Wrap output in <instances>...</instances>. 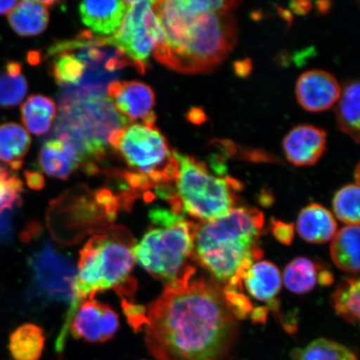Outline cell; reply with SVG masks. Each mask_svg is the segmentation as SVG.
<instances>
[{
    "label": "cell",
    "instance_id": "obj_18",
    "mask_svg": "<svg viewBox=\"0 0 360 360\" xmlns=\"http://www.w3.org/2000/svg\"><path fill=\"white\" fill-rule=\"evenodd\" d=\"M247 292L256 300L271 302L281 289L280 270L269 261H256L242 278Z\"/></svg>",
    "mask_w": 360,
    "mask_h": 360
},
{
    "label": "cell",
    "instance_id": "obj_28",
    "mask_svg": "<svg viewBox=\"0 0 360 360\" xmlns=\"http://www.w3.org/2000/svg\"><path fill=\"white\" fill-rule=\"evenodd\" d=\"M292 356L295 360H358L353 351L326 339H318L304 349H295Z\"/></svg>",
    "mask_w": 360,
    "mask_h": 360
},
{
    "label": "cell",
    "instance_id": "obj_29",
    "mask_svg": "<svg viewBox=\"0 0 360 360\" xmlns=\"http://www.w3.org/2000/svg\"><path fill=\"white\" fill-rule=\"evenodd\" d=\"M333 303L338 314L346 321H359L360 283L358 278H346L333 295Z\"/></svg>",
    "mask_w": 360,
    "mask_h": 360
},
{
    "label": "cell",
    "instance_id": "obj_33",
    "mask_svg": "<svg viewBox=\"0 0 360 360\" xmlns=\"http://www.w3.org/2000/svg\"><path fill=\"white\" fill-rule=\"evenodd\" d=\"M274 235L278 240L285 245H290L294 237V228L292 225L283 223L281 221H273Z\"/></svg>",
    "mask_w": 360,
    "mask_h": 360
},
{
    "label": "cell",
    "instance_id": "obj_7",
    "mask_svg": "<svg viewBox=\"0 0 360 360\" xmlns=\"http://www.w3.org/2000/svg\"><path fill=\"white\" fill-rule=\"evenodd\" d=\"M150 227L134 247V257L158 280L172 282L191 267L195 223L172 210L150 211Z\"/></svg>",
    "mask_w": 360,
    "mask_h": 360
},
{
    "label": "cell",
    "instance_id": "obj_5",
    "mask_svg": "<svg viewBox=\"0 0 360 360\" xmlns=\"http://www.w3.org/2000/svg\"><path fill=\"white\" fill-rule=\"evenodd\" d=\"M134 238L124 226L107 228L94 236L80 251L75 300L67 312L72 319L81 303L93 300L98 292L119 288L131 281L134 266Z\"/></svg>",
    "mask_w": 360,
    "mask_h": 360
},
{
    "label": "cell",
    "instance_id": "obj_1",
    "mask_svg": "<svg viewBox=\"0 0 360 360\" xmlns=\"http://www.w3.org/2000/svg\"><path fill=\"white\" fill-rule=\"evenodd\" d=\"M188 268L147 309L146 340L158 360H226L237 321L221 288Z\"/></svg>",
    "mask_w": 360,
    "mask_h": 360
},
{
    "label": "cell",
    "instance_id": "obj_2",
    "mask_svg": "<svg viewBox=\"0 0 360 360\" xmlns=\"http://www.w3.org/2000/svg\"><path fill=\"white\" fill-rule=\"evenodd\" d=\"M240 1L169 0L155 1L154 11L165 44L154 56L183 74L208 73L219 66L236 43L237 26L231 11Z\"/></svg>",
    "mask_w": 360,
    "mask_h": 360
},
{
    "label": "cell",
    "instance_id": "obj_19",
    "mask_svg": "<svg viewBox=\"0 0 360 360\" xmlns=\"http://www.w3.org/2000/svg\"><path fill=\"white\" fill-rule=\"evenodd\" d=\"M55 1H22L8 15V22L15 32L22 37L42 34L49 20V7Z\"/></svg>",
    "mask_w": 360,
    "mask_h": 360
},
{
    "label": "cell",
    "instance_id": "obj_36",
    "mask_svg": "<svg viewBox=\"0 0 360 360\" xmlns=\"http://www.w3.org/2000/svg\"><path fill=\"white\" fill-rule=\"evenodd\" d=\"M188 119L193 124H200L205 122L206 116L204 111L195 108V109H192L188 112Z\"/></svg>",
    "mask_w": 360,
    "mask_h": 360
},
{
    "label": "cell",
    "instance_id": "obj_27",
    "mask_svg": "<svg viewBox=\"0 0 360 360\" xmlns=\"http://www.w3.org/2000/svg\"><path fill=\"white\" fill-rule=\"evenodd\" d=\"M28 92V84L19 62H8L0 73V107L10 109L19 105Z\"/></svg>",
    "mask_w": 360,
    "mask_h": 360
},
{
    "label": "cell",
    "instance_id": "obj_30",
    "mask_svg": "<svg viewBox=\"0 0 360 360\" xmlns=\"http://www.w3.org/2000/svg\"><path fill=\"white\" fill-rule=\"evenodd\" d=\"M359 187L348 184L336 193L333 201L336 217L348 225H359Z\"/></svg>",
    "mask_w": 360,
    "mask_h": 360
},
{
    "label": "cell",
    "instance_id": "obj_34",
    "mask_svg": "<svg viewBox=\"0 0 360 360\" xmlns=\"http://www.w3.org/2000/svg\"><path fill=\"white\" fill-rule=\"evenodd\" d=\"M25 178L27 184L34 190H40L44 186V179L42 174L38 172H31V171H25Z\"/></svg>",
    "mask_w": 360,
    "mask_h": 360
},
{
    "label": "cell",
    "instance_id": "obj_25",
    "mask_svg": "<svg viewBox=\"0 0 360 360\" xmlns=\"http://www.w3.org/2000/svg\"><path fill=\"white\" fill-rule=\"evenodd\" d=\"M56 116V103L44 96H32L21 106V118L27 129L35 135L47 134Z\"/></svg>",
    "mask_w": 360,
    "mask_h": 360
},
{
    "label": "cell",
    "instance_id": "obj_16",
    "mask_svg": "<svg viewBox=\"0 0 360 360\" xmlns=\"http://www.w3.org/2000/svg\"><path fill=\"white\" fill-rule=\"evenodd\" d=\"M40 167L49 176L58 179H69L81 166V161L74 148L60 139L44 143L39 153Z\"/></svg>",
    "mask_w": 360,
    "mask_h": 360
},
{
    "label": "cell",
    "instance_id": "obj_40",
    "mask_svg": "<svg viewBox=\"0 0 360 360\" xmlns=\"http://www.w3.org/2000/svg\"><path fill=\"white\" fill-rule=\"evenodd\" d=\"M30 62L31 64L34 65L36 63L39 62V55L37 53H30V58H29Z\"/></svg>",
    "mask_w": 360,
    "mask_h": 360
},
{
    "label": "cell",
    "instance_id": "obj_4",
    "mask_svg": "<svg viewBox=\"0 0 360 360\" xmlns=\"http://www.w3.org/2000/svg\"><path fill=\"white\" fill-rule=\"evenodd\" d=\"M131 124L116 110L105 94L68 88L60 97V110L52 136L74 148L88 174L98 172L97 162L107 154L112 134Z\"/></svg>",
    "mask_w": 360,
    "mask_h": 360
},
{
    "label": "cell",
    "instance_id": "obj_11",
    "mask_svg": "<svg viewBox=\"0 0 360 360\" xmlns=\"http://www.w3.org/2000/svg\"><path fill=\"white\" fill-rule=\"evenodd\" d=\"M119 328L118 314L110 306L88 300L79 305L69 330L76 340L103 343L112 340Z\"/></svg>",
    "mask_w": 360,
    "mask_h": 360
},
{
    "label": "cell",
    "instance_id": "obj_12",
    "mask_svg": "<svg viewBox=\"0 0 360 360\" xmlns=\"http://www.w3.org/2000/svg\"><path fill=\"white\" fill-rule=\"evenodd\" d=\"M108 96L116 110L130 122L142 120V122L156 120L153 111L155 105L154 90L139 81L112 80L108 84Z\"/></svg>",
    "mask_w": 360,
    "mask_h": 360
},
{
    "label": "cell",
    "instance_id": "obj_22",
    "mask_svg": "<svg viewBox=\"0 0 360 360\" xmlns=\"http://www.w3.org/2000/svg\"><path fill=\"white\" fill-rule=\"evenodd\" d=\"M330 255L333 262L343 271L359 272V225H348L336 233Z\"/></svg>",
    "mask_w": 360,
    "mask_h": 360
},
{
    "label": "cell",
    "instance_id": "obj_3",
    "mask_svg": "<svg viewBox=\"0 0 360 360\" xmlns=\"http://www.w3.org/2000/svg\"><path fill=\"white\" fill-rule=\"evenodd\" d=\"M264 221L257 209L241 207L195 224L191 259L225 287H240L247 269L262 258L259 240Z\"/></svg>",
    "mask_w": 360,
    "mask_h": 360
},
{
    "label": "cell",
    "instance_id": "obj_10",
    "mask_svg": "<svg viewBox=\"0 0 360 360\" xmlns=\"http://www.w3.org/2000/svg\"><path fill=\"white\" fill-rule=\"evenodd\" d=\"M34 286L44 300L69 304L75 300L76 269L69 256L44 243L30 260Z\"/></svg>",
    "mask_w": 360,
    "mask_h": 360
},
{
    "label": "cell",
    "instance_id": "obj_8",
    "mask_svg": "<svg viewBox=\"0 0 360 360\" xmlns=\"http://www.w3.org/2000/svg\"><path fill=\"white\" fill-rule=\"evenodd\" d=\"M109 143L118 151L134 173L143 175L154 187L173 186L179 164L167 139L155 121L129 124L112 134Z\"/></svg>",
    "mask_w": 360,
    "mask_h": 360
},
{
    "label": "cell",
    "instance_id": "obj_24",
    "mask_svg": "<svg viewBox=\"0 0 360 360\" xmlns=\"http://www.w3.org/2000/svg\"><path fill=\"white\" fill-rule=\"evenodd\" d=\"M360 85L358 80L350 81L341 91L336 106L338 126L342 132L349 135L357 143L360 127Z\"/></svg>",
    "mask_w": 360,
    "mask_h": 360
},
{
    "label": "cell",
    "instance_id": "obj_35",
    "mask_svg": "<svg viewBox=\"0 0 360 360\" xmlns=\"http://www.w3.org/2000/svg\"><path fill=\"white\" fill-rule=\"evenodd\" d=\"M290 7L295 13L298 15H305L312 7L311 2L309 1H295L290 4Z\"/></svg>",
    "mask_w": 360,
    "mask_h": 360
},
{
    "label": "cell",
    "instance_id": "obj_26",
    "mask_svg": "<svg viewBox=\"0 0 360 360\" xmlns=\"http://www.w3.org/2000/svg\"><path fill=\"white\" fill-rule=\"evenodd\" d=\"M44 344L42 328L33 323H25L12 333L8 349L13 360H39Z\"/></svg>",
    "mask_w": 360,
    "mask_h": 360
},
{
    "label": "cell",
    "instance_id": "obj_17",
    "mask_svg": "<svg viewBox=\"0 0 360 360\" xmlns=\"http://www.w3.org/2000/svg\"><path fill=\"white\" fill-rule=\"evenodd\" d=\"M297 231L305 241L323 244L336 235L337 223L334 216L325 207L310 204L301 210L297 220Z\"/></svg>",
    "mask_w": 360,
    "mask_h": 360
},
{
    "label": "cell",
    "instance_id": "obj_37",
    "mask_svg": "<svg viewBox=\"0 0 360 360\" xmlns=\"http://www.w3.org/2000/svg\"><path fill=\"white\" fill-rule=\"evenodd\" d=\"M252 65L250 60L238 62L236 64V73L240 76H246L250 73Z\"/></svg>",
    "mask_w": 360,
    "mask_h": 360
},
{
    "label": "cell",
    "instance_id": "obj_15",
    "mask_svg": "<svg viewBox=\"0 0 360 360\" xmlns=\"http://www.w3.org/2000/svg\"><path fill=\"white\" fill-rule=\"evenodd\" d=\"M81 20L94 34L103 36L118 32L127 11L126 1H84L79 6Z\"/></svg>",
    "mask_w": 360,
    "mask_h": 360
},
{
    "label": "cell",
    "instance_id": "obj_38",
    "mask_svg": "<svg viewBox=\"0 0 360 360\" xmlns=\"http://www.w3.org/2000/svg\"><path fill=\"white\" fill-rule=\"evenodd\" d=\"M18 4V1H0V15L11 12Z\"/></svg>",
    "mask_w": 360,
    "mask_h": 360
},
{
    "label": "cell",
    "instance_id": "obj_31",
    "mask_svg": "<svg viewBox=\"0 0 360 360\" xmlns=\"http://www.w3.org/2000/svg\"><path fill=\"white\" fill-rule=\"evenodd\" d=\"M24 186L21 179L6 166L0 165V214H6L19 207Z\"/></svg>",
    "mask_w": 360,
    "mask_h": 360
},
{
    "label": "cell",
    "instance_id": "obj_32",
    "mask_svg": "<svg viewBox=\"0 0 360 360\" xmlns=\"http://www.w3.org/2000/svg\"><path fill=\"white\" fill-rule=\"evenodd\" d=\"M124 312L128 322L134 331L141 330L147 325V309L141 305L136 304L132 300H123Z\"/></svg>",
    "mask_w": 360,
    "mask_h": 360
},
{
    "label": "cell",
    "instance_id": "obj_23",
    "mask_svg": "<svg viewBox=\"0 0 360 360\" xmlns=\"http://www.w3.org/2000/svg\"><path fill=\"white\" fill-rule=\"evenodd\" d=\"M31 145L28 131L16 123L0 125V161L13 170L22 167Z\"/></svg>",
    "mask_w": 360,
    "mask_h": 360
},
{
    "label": "cell",
    "instance_id": "obj_9",
    "mask_svg": "<svg viewBox=\"0 0 360 360\" xmlns=\"http://www.w3.org/2000/svg\"><path fill=\"white\" fill-rule=\"evenodd\" d=\"M126 4L123 24L110 38L135 69L145 74L151 53L165 44L163 30L154 11L155 1H126Z\"/></svg>",
    "mask_w": 360,
    "mask_h": 360
},
{
    "label": "cell",
    "instance_id": "obj_14",
    "mask_svg": "<svg viewBox=\"0 0 360 360\" xmlns=\"http://www.w3.org/2000/svg\"><path fill=\"white\" fill-rule=\"evenodd\" d=\"M327 134L313 125L292 129L283 141L287 160L295 166H311L321 160L326 150Z\"/></svg>",
    "mask_w": 360,
    "mask_h": 360
},
{
    "label": "cell",
    "instance_id": "obj_13",
    "mask_svg": "<svg viewBox=\"0 0 360 360\" xmlns=\"http://www.w3.org/2000/svg\"><path fill=\"white\" fill-rule=\"evenodd\" d=\"M341 91L334 76L321 70L304 72L300 76L295 87L300 105L312 112L330 110L339 101Z\"/></svg>",
    "mask_w": 360,
    "mask_h": 360
},
{
    "label": "cell",
    "instance_id": "obj_20",
    "mask_svg": "<svg viewBox=\"0 0 360 360\" xmlns=\"http://www.w3.org/2000/svg\"><path fill=\"white\" fill-rule=\"evenodd\" d=\"M283 281L285 286L295 294L303 295L311 291L317 283L330 285L333 276L330 272L322 270L313 261L300 257L292 260L283 272Z\"/></svg>",
    "mask_w": 360,
    "mask_h": 360
},
{
    "label": "cell",
    "instance_id": "obj_39",
    "mask_svg": "<svg viewBox=\"0 0 360 360\" xmlns=\"http://www.w3.org/2000/svg\"><path fill=\"white\" fill-rule=\"evenodd\" d=\"M319 11L326 13L330 8V2H317Z\"/></svg>",
    "mask_w": 360,
    "mask_h": 360
},
{
    "label": "cell",
    "instance_id": "obj_6",
    "mask_svg": "<svg viewBox=\"0 0 360 360\" xmlns=\"http://www.w3.org/2000/svg\"><path fill=\"white\" fill-rule=\"evenodd\" d=\"M179 164L174 196L169 204L175 214H186L200 222L224 217L233 209L243 186L229 176L212 174L205 162L173 150Z\"/></svg>",
    "mask_w": 360,
    "mask_h": 360
},
{
    "label": "cell",
    "instance_id": "obj_21",
    "mask_svg": "<svg viewBox=\"0 0 360 360\" xmlns=\"http://www.w3.org/2000/svg\"><path fill=\"white\" fill-rule=\"evenodd\" d=\"M48 57L51 58L53 78L60 86L79 87L88 75V68L73 53L63 48L58 42L48 49Z\"/></svg>",
    "mask_w": 360,
    "mask_h": 360
}]
</instances>
